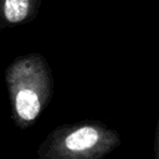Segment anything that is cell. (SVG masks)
I'll list each match as a JSON object with an SVG mask.
<instances>
[{
  "label": "cell",
  "instance_id": "obj_2",
  "mask_svg": "<svg viewBox=\"0 0 159 159\" xmlns=\"http://www.w3.org/2000/svg\"><path fill=\"white\" fill-rule=\"evenodd\" d=\"M120 145L119 133L99 120L56 127L39 145L37 159H103Z\"/></svg>",
  "mask_w": 159,
  "mask_h": 159
},
{
  "label": "cell",
  "instance_id": "obj_4",
  "mask_svg": "<svg viewBox=\"0 0 159 159\" xmlns=\"http://www.w3.org/2000/svg\"><path fill=\"white\" fill-rule=\"evenodd\" d=\"M154 159H159V116L155 127V137H154Z\"/></svg>",
  "mask_w": 159,
  "mask_h": 159
},
{
  "label": "cell",
  "instance_id": "obj_1",
  "mask_svg": "<svg viewBox=\"0 0 159 159\" xmlns=\"http://www.w3.org/2000/svg\"><path fill=\"white\" fill-rule=\"evenodd\" d=\"M11 116L17 128L30 127L51 102L53 76L46 58L36 52L16 57L5 70Z\"/></svg>",
  "mask_w": 159,
  "mask_h": 159
},
{
  "label": "cell",
  "instance_id": "obj_3",
  "mask_svg": "<svg viewBox=\"0 0 159 159\" xmlns=\"http://www.w3.org/2000/svg\"><path fill=\"white\" fill-rule=\"evenodd\" d=\"M41 7V0H0V25L11 27L32 21Z\"/></svg>",
  "mask_w": 159,
  "mask_h": 159
}]
</instances>
